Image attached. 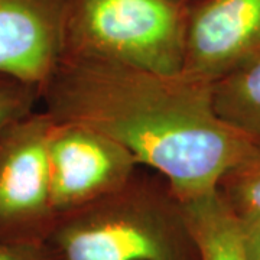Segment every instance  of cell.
<instances>
[{
	"mask_svg": "<svg viewBox=\"0 0 260 260\" xmlns=\"http://www.w3.org/2000/svg\"><path fill=\"white\" fill-rule=\"evenodd\" d=\"M55 121L78 123L129 150L188 200L218 188L256 142L218 117L211 84L110 61L62 55L41 90Z\"/></svg>",
	"mask_w": 260,
	"mask_h": 260,
	"instance_id": "cell-1",
	"label": "cell"
},
{
	"mask_svg": "<svg viewBox=\"0 0 260 260\" xmlns=\"http://www.w3.org/2000/svg\"><path fill=\"white\" fill-rule=\"evenodd\" d=\"M45 246L54 260H198L179 198L142 168L119 189L58 215Z\"/></svg>",
	"mask_w": 260,
	"mask_h": 260,
	"instance_id": "cell-2",
	"label": "cell"
},
{
	"mask_svg": "<svg viewBox=\"0 0 260 260\" xmlns=\"http://www.w3.org/2000/svg\"><path fill=\"white\" fill-rule=\"evenodd\" d=\"M188 5V0H64L62 55L179 74Z\"/></svg>",
	"mask_w": 260,
	"mask_h": 260,
	"instance_id": "cell-3",
	"label": "cell"
},
{
	"mask_svg": "<svg viewBox=\"0 0 260 260\" xmlns=\"http://www.w3.org/2000/svg\"><path fill=\"white\" fill-rule=\"evenodd\" d=\"M52 126L37 109L0 132V244H45L55 224L48 174Z\"/></svg>",
	"mask_w": 260,
	"mask_h": 260,
	"instance_id": "cell-4",
	"label": "cell"
},
{
	"mask_svg": "<svg viewBox=\"0 0 260 260\" xmlns=\"http://www.w3.org/2000/svg\"><path fill=\"white\" fill-rule=\"evenodd\" d=\"M142 168L116 140L78 123L55 121L48 140V174L56 217L124 185Z\"/></svg>",
	"mask_w": 260,
	"mask_h": 260,
	"instance_id": "cell-5",
	"label": "cell"
},
{
	"mask_svg": "<svg viewBox=\"0 0 260 260\" xmlns=\"http://www.w3.org/2000/svg\"><path fill=\"white\" fill-rule=\"evenodd\" d=\"M260 58V0H189L182 73L211 84Z\"/></svg>",
	"mask_w": 260,
	"mask_h": 260,
	"instance_id": "cell-6",
	"label": "cell"
},
{
	"mask_svg": "<svg viewBox=\"0 0 260 260\" xmlns=\"http://www.w3.org/2000/svg\"><path fill=\"white\" fill-rule=\"evenodd\" d=\"M64 0H0V73L39 93L62 55Z\"/></svg>",
	"mask_w": 260,
	"mask_h": 260,
	"instance_id": "cell-7",
	"label": "cell"
},
{
	"mask_svg": "<svg viewBox=\"0 0 260 260\" xmlns=\"http://www.w3.org/2000/svg\"><path fill=\"white\" fill-rule=\"evenodd\" d=\"M181 204L198 260H249L240 218L218 188L182 200Z\"/></svg>",
	"mask_w": 260,
	"mask_h": 260,
	"instance_id": "cell-8",
	"label": "cell"
},
{
	"mask_svg": "<svg viewBox=\"0 0 260 260\" xmlns=\"http://www.w3.org/2000/svg\"><path fill=\"white\" fill-rule=\"evenodd\" d=\"M218 117L253 142H260V58L211 85Z\"/></svg>",
	"mask_w": 260,
	"mask_h": 260,
	"instance_id": "cell-9",
	"label": "cell"
},
{
	"mask_svg": "<svg viewBox=\"0 0 260 260\" xmlns=\"http://www.w3.org/2000/svg\"><path fill=\"white\" fill-rule=\"evenodd\" d=\"M218 191L237 215L260 214V142L224 175Z\"/></svg>",
	"mask_w": 260,
	"mask_h": 260,
	"instance_id": "cell-10",
	"label": "cell"
},
{
	"mask_svg": "<svg viewBox=\"0 0 260 260\" xmlns=\"http://www.w3.org/2000/svg\"><path fill=\"white\" fill-rule=\"evenodd\" d=\"M41 93L35 85L0 73V132L10 123L37 110Z\"/></svg>",
	"mask_w": 260,
	"mask_h": 260,
	"instance_id": "cell-11",
	"label": "cell"
},
{
	"mask_svg": "<svg viewBox=\"0 0 260 260\" xmlns=\"http://www.w3.org/2000/svg\"><path fill=\"white\" fill-rule=\"evenodd\" d=\"M239 218L247 259L260 260V214H246Z\"/></svg>",
	"mask_w": 260,
	"mask_h": 260,
	"instance_id": "cell-12",
	"label": "cell"
},
{
	"mask_svg": "<svg viewBox=\"0 0 260 260\" xmlns=\"http://www.w3.org/2000/svg\"><path fill=\"white\" fill-rule=\"evenodd\" d=\"M0 260H54L45 244H0Z\"/></svg>",
	"mask_w": 260,
	"mask_h": 260,
	"instance_id": "cell-13",
	"label": "cell"
},
{
	"mask_svg": "<svg viewBox=\"0 0 260 260\" xmlns=\"http://www.w3.org/2000/svg\"><path fill=\"white\" fill-rule=\"evenodd\" d=\"M188 2H189V0H188Z\"/></svg>",
	"mask_w": 260,
	"mask_h": 260,
	"instance_id": "cell-14",
	"label": "cell"
}]
</instances>
